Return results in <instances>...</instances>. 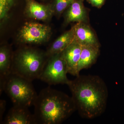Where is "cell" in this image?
I'll return each mask as SVG.
<instances>
[{
	"instance_id": "cell-1",
	"label": "cell",
	"mask_w": 124,
	"mask_h": 124,
	"mask_svg": "<svg viewBox=\"0 0 124 124\" xmlns=\"http://www.w3.org/2000/svg\"><path fill=\"white\" fill-rule=\"evenodd\" d=\"M67 85L81 117L91 119L100 116L105 112L108 89L99 76L79 75L75 79L70 80Z\"/></svg>"
},
{
	"instance_id": "cell-2",
	"label": "cell",
	"mask_w": 124,
	"mask_h": 124,
	"mask_svg": "<svg viewBox=\"0 0 124 124\" xmlns=\"http://www.w3.org/2000/svg\"><path fill=\"white\" fill-rule=\"evenodd\" d=\"M33 106L37 124H61L76 110L71 97L50 86L40 91Z\"/></svg>"
},
{
	"instance_id": "cell-3",
	"label": "cell",
	"mask_w": 124,
	"mask_h": 124,
	"mask_svg": "<svg viewBox=\"0 0 124 124\" xmlns=\"http://www.w3.org/2000/svg\"><path fill=\"white\" fill-rule=\"evenodd\" d=\"M48 57L46 53L25 47L13 55L11 73L32 81L39 79Z\"/></svg>"
},
{
	"instance_id": "cell-4",
	"label": "cell",
	"mask_w": 124,
	"mask_h": 124,
	"mask_svg": "<svg viewBox=\"0 0 124 124\" xmlns=\"http://www.w3.org/2000/svg\"><path fill=\"white\" fill-rule=\"evenodd\" d=\"M3 91L10 98L14 105L28 108L33 105L38 95L31 81L12 73L5 78Z\"/></svg>"
},
{
	"instance_id": "cell-5",
	"label": "cell",
	"mask_w": 124,
	"mask_h": 124,
	"mask_svg": "<svg viewBox=\"0 0 124 124\" xmlns=\"http://www.w3.org/2000/svg\"><path fill=\"white\" fill-rule=\"evenodd\" d=\"M67 73L66 64L61 53L48 57L39 79L50 85H68L70 80Z\"/></svg>"
},
{
	"instance_id": "cell-6",
	"label": "cell",
	"mask_w": 124,
	"mask_h": 124,
	"mask_svg": "<svg viewBox=\"0 0 124 124\" xmlns=\"http://www.w3.org/2000/svg\"><path fill=\"white\" fill-rule=\"evenodd\" d=\"M51 34L49 26L34 22L25 23L19 31V41L23 44H41L48 41Z\"/></svg>"
},
{
	"instance_id": "cell-7",
	"label": "cell",
	"mask_w": 124,
	"mask_h": 124,
	"mask_svg": "<svg viewBox=\"0 0 124 124\" xmlns=\"http://www.w3.org/2000/svg\"><path fill=\"white\" fill-rule=\"evenodd\" d=\"M2 124H36L34 115L30 112L28 107L14 105L9 111Z\"/></svg>"
},
{
	"instance_id": "cell-8",
	"label": "cell",
	"mask_w": 124,
	"mask_h": 124,
	"mask_svg": "<svg viewBox=\"0 0 124 124\" xmlns=\"http://www.w3.org/2000/svg\"><path fill=\"white\" fill-rule=\"evenodd\" d=\"M82 46L75 40L62 52V56L66 64L68 73L78 76V64L79 60Z\"/></svg>"
},
{
	"instance_id": "cell-9",
	"label": "cell",
	"mask_w": 124,
	"mask_h": 124,
	"mask_svg": "<svg viewBox=\"0 0 124 124\" xmlns=\"http://www.w3.org/2000/svg\"><path fill=\"white\" fill-rule=\"evenodd\" d=\"M25 14L28 17L40 21L49 20L54 14L52 6L41 4L34 0H26Z\"/></svg>"
},
{
	"instance_id": "cell-10",
	"label": "cell",
	"mask_w": 124,
	"mask_h": 124,
	"mask_svg": "<svg viewBox=\"0 0 124 124\" xmlns=\"http://www.w3.org/2000/svg\"><path fill=\"white\" fill-rule=\"evenodd\" d=\"M74 27V40L82 46H99L95 35L90 26L85 22L78 23Z\"/></svg>"
},
{
	"instance_id": "cell-11",
	"label": "cell",
	"mask_w": 124,
	"mask_h": 124,
	"mask_svg": "<svg viewBox=\"0 0 124 124\" xmlns=\"http://www.w3.org/2000/svg\"><path fill=\"white\" fill-rule=\"evenodd\" d=\"M83 0L75 1L66 10L64 15L65 23L85 22L87 19V13Z\"/></svg>"
},
{
	"instance_id": "cell-12",
	"label": "cell",
	"mask_w": 124,
	"mask_h": 124,
	"mask_svg": "<svg viewBox=\"0 0 124 124\" xmlns=\"http://www.w3.org/2000/svg\"><path fill=\"white\" fill-rule=\"evenodd\" d=\"M99 54V46H82L81 53L78 64V73L84 69H88L95 63Z\"/></svg>"
},
{
	"instance_id": "cell-13",
	"label": "cell",
	"mask_w": 124,
	"mask_h": 124,
	"mask_svg": "<svg viewBox=\"0 0 124 124\" xmlns=\"http://www.w3.org/2000/svg\"><path fill=\"white\" fill-rule=\"evenodd\" d=\"M13 55L8 46H2L0 48V89L3 88L5 78L11 73Z\"/></svg>"
},
{
	"instance_id": "cell-14",
	"label": "cell",
	"mask_w": 124,
	"mask_h": 124,
	"mask_svg": "<svg viewBox=\"0 0 124 124\" xmlns=\"http://www.w3.org/2000/svg\"><path fill=\"white\" fill-rule=\"evenodd\" d=\"M74 27L63 33L50 46L46 52L48 57L62 53L74 40Z\"/></svg>"
},
{
	"instance_id": "cell-15",
	"label": "cell",
	"mask_w": 124,
	"mask_h": 124,
	"mask_svg": "<svg viewBox=\"0 0 124 124\" xmlns=\"http://www.w3.org/2000/svg\"><path fill=\"white\" fill-rule=\"evenodd\" d=\"M76 0H55L53 5L52 6L54 14L58 16H60Z\"/></svg>"
},
{
	"instance_id": "cell-16",
	"label": "cell",
	"mask_w": 124,
	"mask_h": 124,
	"mask_svg": "<svg viewBox=\"0 0 124 124\" xmlns=\"http://www.w3.org/2000/svg\"><path fill=\"white\" fill-rule=\"evenodd\" d=\"M15 0H0V20L4 21L8 17L9 11Z\"/></svg>"
},
{
	"instance_id": "cell-17",
	"label": "cell",
	"mask_w": 124,
	"mask_h": 124,
	"mask_svg": "<svg viewBox=\"0 0 124 124\" xmlns=\"http://www.w3.org/2000/svg\"><path fill=\"white\" fill-rule=\"evenodd\" d=\"M6 102L4 100L0 101V124H2L3 121V116L6 110Z\"/></svg>"
},
{
	"instance_id": "cell-18",
	"label": "cell",
	"mask_w": 124,
	"mask_h": 124,
	"mask_svg": "<svg viewBox=\"0 0 124 124\" xmlns=\"http://www.w3.org/2000/svg\"><path fill=\"white\" fill-rule=\"evenodd\" d=\"M88 2L94 7L101 8L104 4L105 0H87Z\"/></svg>"
}]
</instances>
